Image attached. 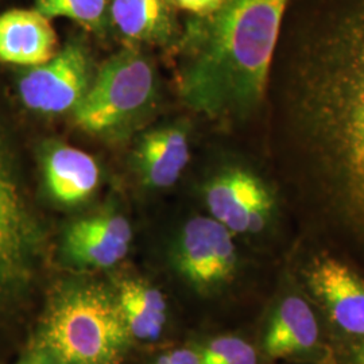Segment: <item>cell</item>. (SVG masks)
I'll return each mask as SVG.
<instances>
[{"mask_svg": "<svg viewBox=\"0 0 364 364\" xmlns=\"http://www.w3.org/2000/svg\"><path fill=\"white\" fill-rule=\"evenodd\" d=\"M158 80L153 63L135 48L108 58L73 111L81 130L117 135L142 120L156 105Z\"/></svg>", "mask_w": 364, "mask_h": 364, "instance_id": "5b68a950", "label": "cell"}, {"mask_svg": "<svg viewBox=\"0 0 364 364\" xmlns=\"http://www.w3.org/2000/svg\"><path fill=\"white\" fill-rule=\"evenodd\" d=\"M290 0H224L193 16L180 38L178 93L216 122L245 120L263 105Z\"/></svg>", "mask_w": 364, "mask_h": 364, "instance_id": "7a4b0ae2", "label": "cell"}, {"mask_svg": "<svg viewBox=\"0 0 364 364\" xmlns=\"http://www.w3.org/2000/svg\"><path fill=\"white\" fill-rule=\"evenodd\" d=\"M201 364H270L257 343L239 335H218L197 347Z\"/></svg>", "mask_w": 364, "mask_h": 364, "instance_id": "ac0fdd59", "label": "cell"}, {"mask_svg": "<svg viewBox=\"0 0 364 364\" xmlns=\"http://www.w3.org/2000/svg\"><path fill=\"white\" fill-rule=\"evenodd\" d=\"M115 296L131 338H159L168 321V304L156 287L139 278H126L119 282Z\"/></svg>", "mask_w": 364, "mask_h": 364, "instance_id": "2e32d148", "label": "cell"}, {"mask_svg": "<svg viewBox=\"0 0 364 364\" xmlns=\"http://www.w3.org/2000/svg\"><path fill=\"white\" fill-rule=\"evenodd\" d=\"M171 6L193 16H208L220 9L224 0H169Z\"/></svg>", "mask_w": 364, "mask_h": 364, "instance_id": "ffe728a7", "label": "cell"}, {"mask_svg": "<svg viewBox=\"0 0 364 364\" xmlns=\"http://www.w3.org/2000/svg\"><path fill=\"white\" fill-rule=\"evenodd\" d=\"M130 338L114 293L97 284L73 282L52 299L37 350L60 364H117Z\"/></svg>", "mask_w": 364, "mask_h": 364, "instance_id": "3957f363", "label": "cell"}, {"mask_svg": "<svg viewBox=\"0 0 364 364\" xmlns=\"http://www.w3.org/2000/svg\"><path fill=\"white\" fill-rule=\"evenodd\" d=\"M57 53L50 19L37 10H10L0 15V61L37 66Z\"/></svg>", "mask_w": 364, "mask_h": 364, "instance_id": "4fadbf2b", "label": "cell"}, {"mask_svg": "<svg viewBox=\"0 0 364 364\" xmlns=\"http://www.w3.org/2000/svg\"><path fill=\"white\" fill-rule=\"evenodd\" d=\"M45 234L16 176L0 127V316L23 299L33 285Z\"/></svg>", "mask_w": 364, "mask_h": 364, "instance_id": "8992f818", "label": "cell"}, {"mask_svg": "<svg viewBox=\"0 0 364 364\" xmlns=\"http://www.w3.org/2000/svg\"><path fill=\"white\" fill-rule=\"evenodd\" d=\"M36 10L46 18H68L91 33L103 34L108 0H36Z\"/></svg>", "mask_w": 364, "mask_h": 364, "instance_id": "e0dca14e", "label": "cell"}, {"mask_svg": "<svg viewBox=\"0 0 364 364\" xmlns=\"http://www.w3.org/2000/svg\"><path fill=\"white\" fill-rule=\"evenodd\" d=\"M203 193L209 216L235 236L263 237L278 228L281 200L273 188L251 170H221L205 183Z\"/></svg>", "mask_w": 364, "mask_h": 364, "instance_id": "9c48e42d", "label": "cell"}, {"mask_svg": "<svg viewBox=\"0 0 364 364\" xmlns=\"http://www.w3.org/2000/svg\"><path fill=\"white\" fill-rule=\"evenodd\" d=\"M151 364H201V358L197 347L177 348L161 355Z\"/></svg>", "mask_w": 364, "mask_h": 364, "instance_id": "44dd1931", "label": "cell"}, {"mask_svg": "<svg viewBox=\"0 0 364 364\" xmlns=\"http://www.w3.org/2000/svg\"><path fill=\"white\" fill-rule=\"evenodd\" d=\"M333 364H364V338L335 344Z\"/></svg>", "mask_w": 364, "mask_h": 364, "instance_id": "d6986e66", "label": "cell"}, {"mask_svg": "<svg viewBox=\"0 0 364 364\" xmlns=\"http://www.w3.org/2000/svg\"><path fill=\"white\" fill-rule=\"evenodd\" d=\"M173 266L183 284L204 299L234 293L243 273L236 236L212 216H193L182 225Z\"/></svg>", "mask_w": 364, "mask_h": 364, "instance_id": "ba28073f", "label": "cell"}, {"mask_svg": "<svg viewBox=\"0 0 364 364\" xmlns=\"http://www.w3.org/2000/svg\"><path fill=\"white\" fill-rule=\"evenodd\" d=\"M333 341L364 338V273L329 248L299 237L285 260Z\"/></svg>", "mask_w": 364, "mask_h": 364, "instance_id": "277c9868", "label": "cell"}, {"mask_svg": "<svg viewBox=\"0 0 364 364\" xmlns=\"http://www.w3.org/2000/svg\"><path fill=\"white\" fill-rule=\"evenodd\" d=\"M277 49L299 237L364 273V0H290Z\"/></svg>", "mask_w": 364, "mask_h": 364, "instance_id": "6da1fadb", "label": "cell"}, {"mask_svg": "<svg viewBox=\"0 0 364 364\" xmlns=\"http://www.w3.org/2000/svg\"><path fill=\"white\" fill-rule=\"evenodd\" d=\"M191 159L188 131L181 124L147 131L136 144L135 170L146 186L166 189L180 180Z\"/></svg>", "mask_w": 364, "mask_h": 364, "instance_id": "7c38bea8", "label": "cell"}, {"mask_svg": "<svg viewBox=\"0 0 364 364\" xmlns=\"http://www.w3.org/2000/svg\"><path fill=\"white\" fill-rule=\"evenodd\" d=\"M277 364H305V363H277Z\"/></svg>", "mask_w": 364, "mask_h": 364, "instance_id": "603a6c76", "label": "cell"}, {"mask_svg": "<svg viewBox=\"0 0 364 364\" xmlns=\"http://www.w3.org/2000/svg\"><path fill=\"white\" fill-rule=\"evenodd\" d=\"M18 364H60L52 355H49L48 352L42 351V350H36L31 352L30 355H27L23 360H21Z\"/></svg>", "mask_w": 364, "mask_h": 364, "instance_id": "7402d4cb", "label": "cell"}, {"mask_svg": "<svg viewBox=\"0 0 364 364\" xmlns=\"http://www.w3.org/2000/svg\"><path fill=\"white\" fill-rule=\"evenodd\" d=\"M108 13L131 45H169L177 37L169 0H108Z\"/></svg>", "mask_w": 364, "mask_h": 364, "instance_id": "9a60e30c", "label": "cell"}, {"mask_svg": "<svg viewBox=\"0 0 364 364\" xmlns=\"http://www.w3.org/2000/svg\"><path fill=\"white\" fill-rule=\"evenodd\" d=\"M132 230L117 212H102L72 223L64 234L66 259L80 269H108L124 259L130 250Z\"/></svg>", "mask_w": 364, "mask_h": 364, "instance_id": "8fae6325", "label": "cell"}, {"mask_svg": "<svg viewBox=\"0 0 364 364\" xmlns=\"http://www.w3.org/2000/svg\"><path fill=\"white\" fill-rule=\"evenodd\" d=\"M255 343L270 364H333V341L326 324L285 264Z\"/></svg>", "mask_w": 364, "mask_h": 364, "instance_id": "52a82bcc", "label": "cell"}, {"mask_svg": "<svg viewBox=\"0 0 364 364\" xmlns=\"http://www.w3.org/2000/svg\"><path fill=\"white\" fill-rule=\"evenodd\" d=\"M42 169L49 193L64 205L87 201L100 182L96 159L69 144L50 146L42 159Z\"/></svg>", "mask_w": 364, "mask_h": 364, "instance_id": "5bb4252c", "label": "cell"}, {"mask_svg": "<svg viewBox=\"0 0 364 364\" xmlns=\"http://www.w3.org/2000/svg\"><path fill=\"white\" fill-rule=\"evenodd\" d=\"M95 73L87 46L69 41L48 63L31 66L21 77L19 96L34 112H73L90 90Z\"/></svg>", "mask_w": 364, "mask_h": 364, "instance_id": "30bf717a", "label": "cell"}]
</instances>
